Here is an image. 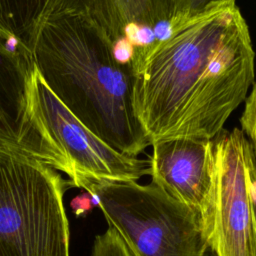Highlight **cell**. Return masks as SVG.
<instances>
[{"mask_svg": "<svg viewBox=\"0 0 256 256\" xmlns=\"http://www.w3.org/2000/svg\"><path fill=\"white\" fill-rule=\"evenodd\" d=\"M134 52L133 106L153 142L214 138L254 83L255 53L235 1L171 24Z\"/></svg>", "mask_w": 256, "mask_h": 256, "instance_id": "6da1fadb", "label": "cell"}, {"mask_svg": "<svg viewBox=\"0 0 256 256\" xmlns=\"http://www.w3.org/2000/svg\"><path fill=\"white\" fill-rule=\"evenodd\" d=\"M33 64L59 101L94 135L137 157L151 145L133 106L131 64L92 22L75 14L43 18L29 43Z\"/></svg>", "mask_w": 256, "mask_h": 256, "instance_id": "7a4b0ae2", "label": "cell"}, {"mask_svg": "<svg viewBox=\"0 0 256 256\" xmlns=\"http://www.w3.org/2000/svg\"><path fill=\"white\" fill-rule=\"evenodd\" d=\"M68 187L57 170L0 148V256H70Z\"/></svg>", "mask_w": 256, "mask_h": 256, "instance_id": "3957f363", "label": "cell"}, {"mask_svg": "<svg viewBox=\"0 0 256 256\" xmlns=\"http://www.w3.org/2000/svg\"><path fill=\"white\" fill-rule=\"evenodd\" d=\"M80 188L96 198L132 256H205L210 248L201 216L153 182L91 180Z\"/></svg>", "mask_w": 256, "mask_h": 256, "instance_id": "277c9868", "label": "cell"}, {"mask_svg": "<svg viewBox=\"0 0 256 256\" xmlns=\"http://www.w3.org/2000/svg\"><path fill=\"white\" fill-rule=\"evenodd\" d=\"M29 111L43 140L67 165L70 187L80 188L91 180L137 181L150 175V160L121 154L94 135L52 93L35 66Z\"/></svg>", "mask_w": 256, "mask_h": 256, "instance_id": "5b68a950", "label": "cell"}, {"mask_svg": "<svg viewBox=\"0 0 256 256\" xmlns=\"http://www.w3.org/2000/svg\"><path fill=\"white\" fill-rule=\"evenodd\" d=\"M216 197L210 248L215 256H256L250 141L234 128L214 137Z\"/></svg>", "mask_w": 256, "mask_h": 256, "instance_id": "8992f818", "label": "cell"}, {"mask_svg": "<svg viewBox=\"0 0 256 256\" xmlns=\"http://www.w3.org/2000/svg\"><path fill=\"white\" fill-rule=\"evenodd\" d=\"M151 146L152 182L201 216L211 243L216 197L214 138H169Z\"/></svg>", "mask_w": 256, "mask_h": 256, "instance_id": "52a82bcc", "label": "cell"}, {"mask_svg": "<svg viewBox=\"0 0 256 256\" xmlns=\"http://www.w3.org/2000/svg\"><path fill=\"white\" fill-rule=\"evenodd\" d=\"M33 68L26 45L0 36V148L33 158L68 176L63 159L31 121L29 85Z\"/></svg>", "mask_w": 256, "mask_h": 256, "instance_id": "ba28073f", "label": "cell"}, {"mask_svg": "<svg viewBox=\"0 0 256 256\" xmlns=\"http://www.w3.org/2000/svg\"><path fill=\"white\" fill-rule=\"evenodd\" d=\"M59 14L86 18L116 46L128 37L131 27L154 30L169 24L173 0H48L41 19Z\"/></svg>", "mask_w": 256, "mask_h": 256, "instance_id": "9c48e42d", "label": "cell"}, {"mask_svg": "<svg viewBox=\"0 0 256 256\" xmlns=\"http://www.w3.org/2000/svg\"><path fill=\"white\" fill-rule=\"evenodd\" d=\"M48 0H0V36L29 48Z\"/></svg>", "mask_w": 256, "mask_h": 256, "instance_id": "30bf717a", "label": "cell"}, {"mask_svg": "<svg viewBox=\"0 0 256 256\" xmlns=\"http://www.w3.org/2000/svg\"><path fill=\"white\" fill-rule=\"evenodd\" d=\"M91 256H132L128 247L112 227L95 237Z\"/></svg>", "mask_w": 256, "mask_h": 256, "instance_id": "8fae6325", "label": "cell"}, {"mask_svg": "<svg viewBox=\"0 0 256 256\" xmlns=\"http://www.w3.org/2000/svg\"><path fill=\"white\" fill-rule=\"evenodd\" d=\"M236 0H173V15L169 25L198 15L216 5Z\"/></svg>", "mask_w": 256, "mask_h": 256, "instance_id": "7c38bea8", "label": "cell"}, {"mask_svg": "<svg viewBox=\"0 0 256 256\" xmlns=\"http://www.w3.org/2000/svg\"><path fill=\"white\" fill-rule=\"evenodd\" d=\"M241 131L248 140L256 144V82L250 95L245 99V107L240 118Z\"/></svg>", "mask_w": 256, "mask_h": 256, "instance_id": "4fadbf2b", "label": "cell"}, {"mask_svg": "<svg viewBox=\"0 0 256 256\" xmlns=\"http://www.w3.org/2000/svg\"><path fill=\"white\" fill-rule=\"evenodd\" d=\"M70 206L72 211L76 216H83L90 212L95 206H98L96 198L88 191H85L77 196H75L71 202Z\"/></svg>", "mask_w": 256, "mask_h": 256, "instance_id": "5bb4252c", "label": "cell"}, {"mask_svg": "<svg viewBox=\"0 0 256 256\" xmlns=\"http://www.w3.org/2000/svg\"><path fill=\"white\" fill-rule=\"evenodd\" d=\"M250 166L256 177V144L250 142Z\"/></svg>", "mask_w": 256, "mask_h": 256, "instance_id": "9a60e30c", "label": "cell"}, {"mask_svg": "<svg viewBox=\"0 0 256 256\" xmlns=\"http://www.w3.org/2000/svg\"><path fill=\"white\" fill-rule=\"evenodd\" d=\"M250 153V151H249ZM251 170V166H250ZM251 178H252V184H251V191H252V199H253V207H254V213H255V221H256V177L253 174L251 170Z\"/></svg>", "mask_w": 256, "mask_h": 256, "instance_id": "2e32d148", "label": "cell"}]
</instances>
